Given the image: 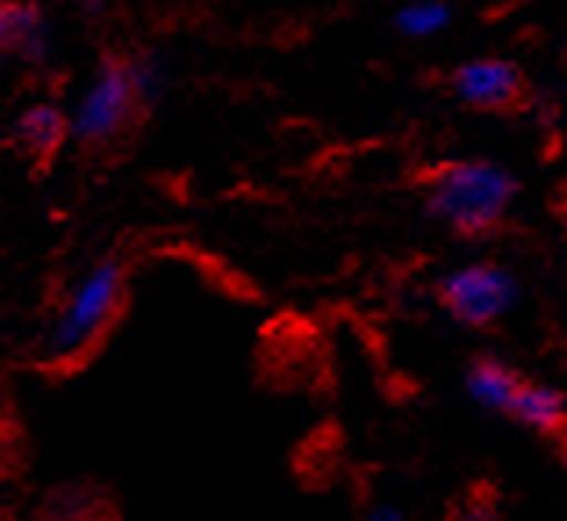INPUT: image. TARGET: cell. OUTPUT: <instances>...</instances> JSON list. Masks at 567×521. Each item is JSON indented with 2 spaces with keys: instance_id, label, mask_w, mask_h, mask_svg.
<instances>
[{
  "instance_id": "7a4b0ae2",
  "label": "cell",
  "mask_w": 567,
  "mask_h": 521,
  "mask_svg": "<svg viewBox=\"0 0 567 521\" xmlns=\"http://www.w3.org/2000/svg\"><path fill=\"white\" fill-rule=\"evenodd\" d=\"M514 176L496 162H456L431 181V213L456 231H485L514 198Z\"/></svg>"
},
{
  "instance_id": "6da1fadb",
  "label": "cell",
  "mask_w": 567,
  "mask_h": 521,
  "mask_svg": "<svg viewBox=\"0 0 567 521\" xmlns=\"http://www.w3.org/2000/svg\"><path fill=\"white\" fill-rule=\"evenodd\" d=\"M118 303H123V266L115 259L94 263L91 270L72 280L65 299L58 303L40 341V360L51 367L80 364L101 341V335L109 331Z\"/></svg>"
},
{
  "instance_id": "9c48e42d",
  "label": "cell",
  "mask_w": 567,
  "mask_h": 521,
  "mask_svg": "<svg viewBox=\"0 0 567 521\" xmlns=\"http://www.w3.org/2000/svg\"><path fill=\"white\" fill-rule=\"evenodd\" d=\"M514 413L520 425L549 431L564 421V396L557 389H543V385H520L514 399Z\"/></svg>"
},
{
  "instance_id": "277c9868",
  "label": "cell",
  "mask_w": 567,
  "mask_h": 521,
  "mask_svg": "<svg viewBox=\"0 0 567 521\" xmlns=\"http://www.w3.org/2000/svg\"><path fill=\"white\" fill-rule=\"evenodd\" d=\"M442 299H445V306H450V313H456L460 320L492 324L514 306L517 285H514V277L503 270V266L474 263V266H460V270H453L450 277L442 280Z\"/></svg>"
},
{
  "instance_id": "4fadbf2b",
  "label": "cell",
  "mask_w": 567,
  "mask_h": 521,
  "mask_svg": "<svg viewBox=\"0 0 567 521\" xmlns=\"http://www.w3.org/2000/svg\"><path fill=\"white\" fill-rule=\"evenodd\" d=\"M456 521H499V514H496V508H492L488 500H474V503H467L464 511H460Z\"/></svg>"
},
{
  "instance_id": "3957f363",
  "label": "cell",
  "mask_w": 567,
  "mask_h": 521,
  "mask_svg": "<svg viewBox=\"0 0 567 521\" xmlns=\"http://www.w3.org/2000/svg\"><path fill=\"white\" fill-rule=\"evenodd\" d=\"M133 109H137V98H133V86L126 76V62H101L80 91L76 104H72V137L83 144L112 141L126 126Z\"/></svg>"
},
{
  "instance_id": "ba28073f",
  "label": "cell",
  "mask_w": 567,
  "mask_h": 521,
  "mask_svg": "<svg viewBox=\"0 0 567 521\" xmlns=\"http://www.w3.org/2000/svg\"><path fill=\"white\" fill-rule=\"evenodd\" d=\"M467 392L474 403L492 407V410H514V399L520 392V381L514 378V370H506L496 360H482L471 367L467 375Z\"/></svg>"
},
{
  "instance_id": "9a60e30c",
  "label": "cell",
  "mask_w": 567,
  "mask_h": 521,
  "mask_svg": "<svg viewBox=\"0 0 567 521\" xmlns=\"http://www.w3.org/2000/svg\"><path fill=\"white\" fill-rule=\"evenodd\" d=\"M8 62V54H4V48H0V65H4Z\"/></svg>"
},
{
  "instance_id": "7c38bea8",
  "label": "cell",
  "mask_w": 567,
  "mask_h": 521,
  "mask_svg": "<svg viewBox=\"0 0 567 521\" xmlns=\"http://www.w3.org/2000/svg\"><path fill=\"white\" fill-rule=\"evenodd\" d=\"M94 508L97 503L83 486H62L58 493H51V503L43 508V521H83Z\"/></svg>"
},
{
  "instance_id": "8fae6325",
  "label": "cell",
  "mask_w": 567,
  "mask_h": 521,
  "mask_svg": "<svg viewBox=\"0 0 567 521\" xmlns=\"http://www.w3.org/2000/svg\"><path fill=\"white\" fill-rule=\"evenodd\" d=\"M453 11L439 4V0H413V4L395 11V29L406 37H435L450 25Z\"/></svg>"
},
{
  "instance_id": "52a82bcc",
  "label": "cell",
  "mask_w": 567,
  "mask_h": 521,
  "mask_svg": "<svg viewBox=\"0 0 567 521\" xmlns=\"http://www.w3.org/2000/svg\"><path fill=\"white\" fill-rule=\"evenodd\" d=\"M69 133H72L69 115L62 109H54V104H29V109L14 119V141L33 159H51L58 147L65 144Z\"/></svg>"
},
{
  "instance_id": "5b68a950",
  "label": "cell",
  "mask_w": 567,
  "mask_h": 521,
  "mask_svg": "<svg viewBox=\"0 0 567 521\" xmlns=\"http://www.w3.org/2000/svg\"><path fill=\"white\" fill-rule=\"evenodd\" d=\"M0 48L25 65H48L54 48L48 14L37 4H0Z\"/></svg>"
},
{
  "instance_id": "30bf717a",
  "label": "cell",
  "mask_w": 567,
  "mask_h": 521,
  "mask_svg": "<svg viewBox=\"0 0 567 521\" xmlns=\"http://www.w3.org/2000/svg\"><path fill=\"white\" fill-rule=\"evenodd\" d=\"M126 76H130V86H133V98H137V104H155L162 94H166L169 65H166V58H162V54L141 51V54H133L126 62Z\"/></svg>"
},
{
  "instance_id": "8992f818",
  "label": "cell",
  "mask_w": 567,
  "mask_h": 521,
  "mask_svg": "<svg viewBox=\"0 0 567 521\" xmlns=\"http://www.w3.org/2000/svg\"><path fill=\"white\" fill-rule=\"evenodd\" d=\"M456 94L467 104L477 109H503L511 104L520 91V76L511 62H499V58H482V62H467L456 72Z\"/></svg>"
},
{
  "instance_id": "5bb4252c",
  "label": "cell",
  "mask_w": 567,
  "mask_h": 521,
  "mask_svg": "<svg viewBox=\"0 0 567 521\" xmlns=\"http://www.w3.org/2000/svg\"><path fill=\"white\" fill-rule=\"evenodd\" d=\"M367 521H402V514L399 511H392V508H381V511H374Z\"/></svg>"
}]
</instances>
